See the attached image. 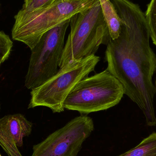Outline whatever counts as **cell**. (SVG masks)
I'll list each match as a JSON object with an SVG mask.
<instances>
[{"label": "cell", "mask_w": 156, "mask_h": 156, "mask_svg": "<svg viewBox=\"0 0 156 156\" xmlns=\"http://www.w3.org/2000/svg\"><path fill=\"white\" fill-rule=\"evenodd\" d=\"M122 19L120 36L109 38L105 52L106 70L122 85L125 94L143 112L147 123L156 125L153 81L156 55L150 46L145 14L129 0H112Z\"/></svg>", "instance_id": "6da1fadb"}, {"label": "cell", "mask_w": 156, "mask_h": 156, "mask_svg": "<svg viewBox=\"0 0 156 156\" xmlns=\"http://www.w3.org/2000/svg\"><path fill=\"white\" fill-rule=\"evenodd\" d=\"M99 0H58L33 11L21 9L15 16L12 38L32 50L47 31L96 4Z\"/></svg>", "instance_id": "7a4b0ae2"}, {"label": "cell", "mask_w": 156, "mask_h": 156, "mask_svg": "<svg viewBox=\"0 0 156 156\" xmlns=\"http://www.w3.org/2000/svg\"><path fill=\"white\" fill-rule=\"evenodd\" d=\"M70 32L65 43L59 68L70 62L95 55L110 36L100 1L70 19Z\"/></svg>", "instance_id": "3957f363"}, {"label": "cell", "mask_w": 156, "mask_h": 156, "mask_svg": "<svg viewBox=\"0 0 156 156\" xmlns=\"http://www.w3.org/2000/svg\"><path fill=\"white\" fill-rule=\"evenodd\" d=\"M100 59V57L92 55L59 69L54 76L31 90L28 109L44 106L53 113L64 112L67 97L80 81L94 71Z\"/></svg>", "instance_id": "277c9868"}, {"label": "cell", "mask_w": 156, "mask_h": 156, "mask_svg": "<svg viewBox=\"0 0 156 156\" xmlns=\"http://www.w3.org/2000/svg\"><path fill=\"white\" fill-rule=\"evenodd\" d=\"M124 94L121 83L105 69L80 81L67 97L64 108L86 115L115 106Z\"/></svg>", "instance_id": "5b68a950"}, {"label": "cell", "mask_w": 156, "mask_h": 156, "mask_svg": "<svg viewBox=\"0 0 156 156\" xmlns=\"http://www.w3.org/2000/svg\"><path fill=\"white\" fill-rule=\"evenodd\" d=\"M70 19L45 33L31 50L25 86L33 90L57 73L64 48L65 37Z\"/></svg>", "instance_id": "8992f818"}, {"label": "cell", "mask_w": 156, "mask_h": 156, "mask_svg": "<svg viewBox=\"0 0 156 156\" xmlns=\"http://www.w3.org/2000/svg\"><path fill=\"white\" fill-rule=\"evenodd\" d=\"M94 129L92 119L81 115L34 145L31 156H77Z\"/></svg>", "instance_id": "52a82bcc"}, {"label": "cell", "mask_w": 156, "mask_h": 156, "mask_svg": "<svg viewBox=\"0 0 156 156\" xmlns=\"http://www.w3.org/2000/svg\"><path fill=\"white\" fill-rule=\"evenodd\" d=\"M33 125L20 113L0 119V146L8 156H23L18 147L23 146L24 137L32 133Z\"/></svg>", "instance_id": "ba28073f"}, {"label": "cell", "mask_w": 156, "mask_h": 156, "mask_svg": "<svg viewBox=\"0 0 156 156\" xmlns=\"http://www.w3.org/2000/svg\"><path fill=\"white\" fill-rule=\"evenodd\" d=\"M104 18L107 25L110 37L112 40L119 37L122 28V19L111 0H99Z\"/></svg>", "instance_id": "9c48e42d"}, {"label": "cell", "mask_w": 156, "mask_h": 156, "mask_svg": "<svg viewBox=\"0 0 156 156\" xmlns=\"http://www.w3.org/2000/svg\"><path fill=\"white\" fill-rule=\"evenodd\" d=\"M118 156H156V133L144 139L134 148Z\"/></svg>", "instance_id": "30bf717a"}, {"label": "cell", "mask_w": 156, "mask_h": 156, "mask_svg": "<svg viewBox=\"0 0 156 156\" xmlns=\"http://www.w3.org/2000/svg\"><path fill=\"white\" fill-rule=\"evenodd\" d=\"M145 14L150 37L156 46V0H151Z\"/></svg>", "instance_id": "8fae6325"}, {"label": "cell", "mask_w": 156, "mask_h": 156, "mask_svg": "<svg viewBox=\"0 0 156 156\" xmlns=\"http://www.w3.org/2000/svg\"><path fill=\"white\" fill-rule=\"evenodd\" d=\"M13 42L9 36L0 31V63H3L11 55Z\"/></svg>", "instance_id": "7c38bea8"}, {"label": "cell", "mask_w": 156, "mask_h": 156, "mask_svg": "<svg viewBox=\"0 0 156 156\" xmlns=\"http://www.w3.org/2000/svg\"><path fill=\"white\" fill-rule=\"evenodd\" d=\"M58 0H24L22 10L33 11L45 8L55 3Z\"/></svg>", "instance_id": "4fadbf2b"}, {"label": "cell", "mask_w": 156, "mask_h": 156, "mask_svg": "<svg viewBox=\"0 0 156 156\" xmlns=\"http://www.w3.org/2000/svg\"><path fill=\"white\" fill-rule=\"evenodd\" d=\"M155 89H156V88H155Z\"/></svg>", "instance_id": "5bb4252c"}, {"label": "cell", "mask_w": 156, "mask_h": 156, "mask_svg": "<svg viewBox=\"0 0 156 156\" xmlns=\"http://www.w3.org/2000/svg\"><path fill=\"white\" fill-rule=\"evenodd\" d=\"M1 64L0 63V66H1Z\"/></svg>", "instance_id": "9a60e30c"}, {"label": "cell", "mask_w": 156, "mask_h": 156, "mask_svg": "<svg viewBox=\"0 0 156 156\" xmlns=\"http://www.w3.org/2000/svg\"><path fill=\"white\" fill-rule=\"evenodd\" d=\"M0 7H1V4H0Z\"/></svg>", "instance_id": "2e32d148"}, {"label": "cell", "mask_w": 156, "mask_h": 156, "mask_svg": "<svg viewBox=\"0 0 156 156\" xmlns=\"http://www.w3.org/2000/svg\"><path fill=\"white\" fill-rule=\"evenodd\" d=\"M0 156H2V155H1V154H0Z\"/></svg>", "instance_id": "e0dca14e"}, {"label": "cell", "mask_w": 156, "mask_h": 156, "mask_svg": "<svg viewBox=\"0 0 156 156\" xmlns=\"http://www.w3.org/2000/svg\"><path fill=\"white\" fill-rule=\"evenodd\" d=\"M0 109H1V106H0Z\"/></svg>", "instance_id": "ac0fdd59"}]
</instances>
